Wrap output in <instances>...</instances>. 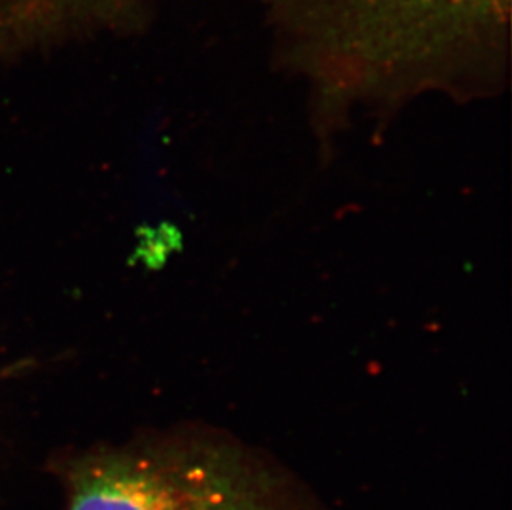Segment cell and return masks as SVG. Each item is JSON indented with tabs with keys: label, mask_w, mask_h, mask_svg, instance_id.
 <instances>
[{
	"label": "cell",
	"mask_w": 512,
	"mask_h": 510,
	"mask_svg": "<svg viewBox=\"0 0 512 510\" xmlns=\"http://www.w3.org/2000/svg\"><path fill=\"white\" fill-rule=\"evenodd\" d=\"M284 477L221 434L105 454L78 469L68 510H294Z\"/></svg>",
	"instance_id": "obj_2"
},
{
	"label": "cell",
	"mask_w": 512,
	"mask_h": 510,
	"mask_svg": "<svg viewBox=\"0 0 512 510\" xmlns=\"http://www.w3.org/2000/svg\"><path fill=\"white\" fill-rule=\"evenodd\" d=\"M289 55L327 103L498 77L511 0H272Z\"/></svg>",
	"instance_id": "obj_1"
}]
</instances>
